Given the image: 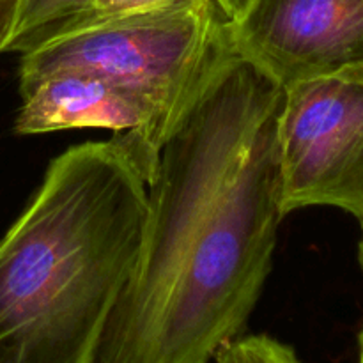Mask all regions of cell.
Returning a JSON list of instances; mask_svg holds the SVG:
<instances>
[{
	"mask_svg": "<svg viewBox=\"0 0 363 363\" xmlns=\"http://www.w3.org/2000/svg\"><path fill=\"white\" fill-rule=\"evenodd\" d=\"M18 135L106 128L133 155L147 181L167 133L162 110L144 92L87 71H55L20 85Z\"/></svg>",
	"mask_w": 363,
	"mask_h": 363,
	"instance_id": "6",
	"label": "cell"
},
{
	"mask_svg": "<svg viewBox=\"0 0 363 363\" xmlns=\"http://www.w3.org/2000/svg\"><path fill=\"white\" fill-rule=\"evenodd\" d=\"M211 363H301L294 350L268 335L238 337L222 347Z\"/></svg>",
	"mask_w": 363,
	"mask_h": 363,
	"instance_id": "8",
	"label": "cell"
},
{
	"mask_svg": "<svg viewBox=\"0 0 363 363\" xmlns=\"http://www.w3.org/2000/svg\"><path fill=\"white\" fill-rule=\"evenodd\" d=\"M230 45L282 87L363 67V0H220Z\"/></svg>",
	"mask_w": 363,
	"mask_h": 363,
	"instance_id": "5",
	"label": "cell"
},
{
	"mask_svg": "<svg viewBox=\"0 0 363 363\" xmlns=\"http://www.w3.org/2000/svg\"><path fill=\"white\" fill-rule=\"evenodd\" d=\"M21 0H0V53H4L13 39L20 18Z\"/></svg>",
	"mask_w": 363,
	"mask_h": 363,
	"instance_id": "10",
	"label": "cell"
},
{
	"mask_svg": "<svg viewBox=\"0 0 363 363\" xmlns=\"http://www.w3.org/2000/svg\"><path fill=\"white\" fill-rule=\"evenodd\" d=\"M358 259H360V264L363 269V238H362V243H360V252H358Z\"/></svg>",
	"mask_w": 363,
	"mask_h": 363,
	"instance_id": "12",
	"label": "cell"
},
{
	"mask_svg": "<svg viewBox=\"0 0 363 363\" xmlns=\"http://www.w3.org/2000/svg\"><path fill=\"white\" fill-rule=\"evenodd\" d=\"M230 50L220 0H167L82 23L21 53L20 85L55 71L99 74L149 96L169 131Z\"/></svg>",
	"mask_w": 363,
	"mask_h": 363,
	"instance_id": "3",
	"label": "cell"
},
{
	"mask_svg": "<svg viewBox=\"0 0 363 363\" xmlns=\"http://www.w3.org/2000/svg\"><path fill=\"white\" fill-rule=\"evenodd\" d=\"M147 183L116 137L52 160L0 240V363H91L140 257Z\"/></svg>",
	"mask_w": 363,
	"mask_h": 363,
	"instance_id": "2",
	"label": "cell"
},
{
	"mask_svg": "<svg viewBox=\"0 0 363 363\" xmlns=\"http://www.w3.org/2000/svg\"><path fill=\"white\" fill-rule=\"evenodd\" d=\"M162 2H167V0H91L87 6V9H85L80 16L74 18V20L71 21L66 28H62L59 34H62V32L69 30V28H73V27H78V25H82V23H89V21L101 20V18L126 13V11L156 6V4H162ZM53 38H55V35H53Z\"/></svg>",
	"mask_w": 363,
	"mask_h": 363,
	"instance_id": "9",
	"label": "cell"
},
{
	"mask_svg": "<svg viewBox=\"0 0 363 363\" xmlns=\"http://www.w3.org/2000/svg\"><path fill=\"white\" fill-rule=\"evenodd\" d=\"M284 87L234 50L160 144L140 257L91 363H211L257 305L282 209Z\"/></svg>",
	"mask_w": 363,
	"mask_h": 363,
	"instance_id": "1",
	"label": "cell"
},
{
	"mask_svg": "<svg viewBox=\"0 0 363 363\" xmlns=\"http://www.w3.org/2000/svg\"><path fill=\"white\" fill-rule=\"evenodd\" d=\"M91 0H21L16 30L6 52L27 53L59 34L87 9Z\"/></svg>",
	"mask_w": 363,
	"mask_h": 363,
	"instance_id": "7",
	"label": "cell"
},
{
	"mask_svg": "<svg viewBox=\"0 0 363 363\" xmlns=\"http://www.w3.org/2000/svg\"><path fill=\"white\" fill-rule=\"evenodd\" d=\"M282 209L332 206L363 227V67L284 87Z\"/></svg>",
	"mask_w": 363,
	"mask_h": 363,
	"instance_id": "4",
	"label": "cell"
},
{
	"mask_svg": "<svg viewBox=\"0 0 363 363\" xmlns=\"http://www.w3.org/2000/svg\"><path fill=\"white\" fill-rule=\"evenodd\" d=\"M358 363H363V330L360 333V362Z\"/></svg>",
	"mask_w": 363,
	"mask_h": 363,
	"instance_id": "11",
	"label": "cell"
}]
</instances>
